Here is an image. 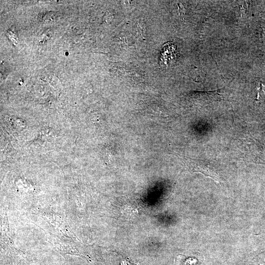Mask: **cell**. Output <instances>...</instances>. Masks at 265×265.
Instances as JSON below:
<instances>
[{
  "label": "cell",
  "instance_id": "1",
  "mask_svg": "<svg viewBox=\"0 0 265 265\" xmlns=\"http://www.w3.org/2000/svg\"><path fill=\"white\" fill-rule=\"evenodd\" d=\"M176 58V46L172 42L166 43L163 46L160 57L161 64L167 66L175 62Z\"/></svg>",
  "mask_w": 265,
  "mask_h": 265
}]
</instances>
